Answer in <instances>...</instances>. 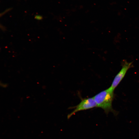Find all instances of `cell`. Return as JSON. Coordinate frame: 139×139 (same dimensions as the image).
<instances>
[{"mask_svg":"<svg viewBox=\"0 0 139 139\" xmlns=\"http://www.w3.org/2000/svg\"><path fill=\"white\" fill-rule=\"evenodd\" d=\"M94 99L97 104V107L103 109L107 114L112 112L115 115L117 112L112 107V102L114 97V91L109 87L96 95Z\"/></svg>","mask_w":139,"mask_h":139,"instance_id":"cell-1","label":"cell"},{"mask_svg":"<svg viewBox=\"0 0 139 139\" xmlns=\"http://www.w3.org/2000/svg\"><path fill=\"white\" fill-rule=\"evenodd\" d=\"M95 107H97V106L93 97L83 99L75 107L74 109L68 115L67 118L69 119L72 116L78 111Z\"/></svg>","mask_w":139,"mask_h":139,"instance_id":"cell-2","label":"cell"},{"mask_svg":"<svg viewBox=\"0 0 139 139\" xmlns=\"http://www.w3.org/2000/svg\"><path fill=\"white\" fill-rule=\"evenodd\" d=\"M132 62H128L126 60L123 61L121 70L115 76L109 87L111 90L114 91L128 70L132 66Z\"/></svg>","mask_w":139,"mask_h":139,"instance_id":"cell-3","label":"cell"},{"mask_svg":"<svg viewBox=\"0 0 139 139\" xmlns=\"http://www.w3.org/2000/svg\"><path fill=\"white\" fill-rule=\"evenodd\" d=\"M34 18L36 20H42L43 18L42 15L37 14L35 15Z\"/></svg>","mask_w":139,"mask_h":139,"instance_id":"cell-5","label":"cell"},{"mask_svg":"<svg viewBox=\"0 0 139 139\" xmlns=\"http://www.w3.org/2000/svg\"><path fill=\"white\" fill-rule=\"evenodd\" d=\"M0 28L1 30L3 31H5L6 30V29L5 27L1 24L0 25Z\"/></svg>","mask_w":139,"mask_h":139,"instance_id":"cell-6","label":"cell"},{"mask_svg":"<svg viewBox=\"0 0 139 139\" xmlns=\"http://www.w3.org/2000/svg\"><path fill=\"white\" fill-rule=\"evenodd\" d=\"M12 9V8H9L5 10L4 11L0 14V16H1L5 14L6 13L11 11Z\"/></svg>","mask_w":139,"mask_h":139,"instance_id":"cell-4","label":"cell"}]
</instances>
